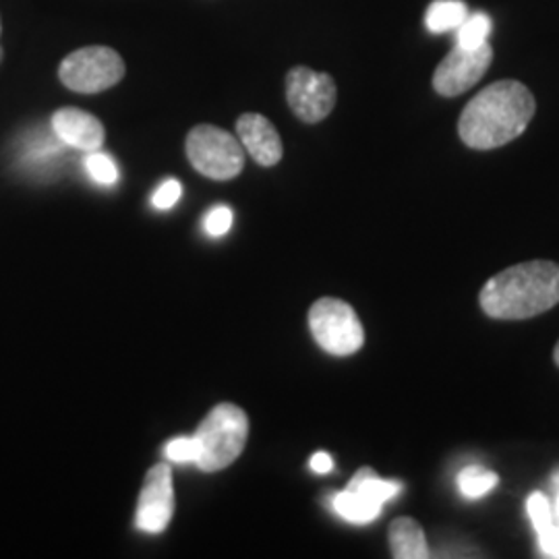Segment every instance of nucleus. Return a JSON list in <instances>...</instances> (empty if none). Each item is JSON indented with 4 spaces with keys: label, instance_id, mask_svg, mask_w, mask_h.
<instances>
[{
    "label": "nucleus",
    "instance_id": "39448f33",
    "mask_svg": "<svg viewBox=\"0 0 559 559\" xmlns=\"http://www.w3.org/2000/svg\"><path fill=\"white\" fill-rule=\"evenodd\" d=\"M187 158L207 179H235L245 168V152L240 141L214 124H198L189 131Z\"/></svg>",
    "mask_w": 559,
    "mask_h": 559
},
{
    "label": "nucleus",
    "instance_id": "9b49d317",
    "mask_svg": "<svg viewBox=\"0 0 559 559\" xmlns=\"http://www.w3.org/2000/svg\"><path fill=\"white\" fill-rule=\"evenodd\" d=\"M52 129L62 143L81 150L98 152L104 145V124L94 115L80 108H60L52 115Z\"/></svg>",
    "mask_w": 559,
    "mask_h": 559
},
{
    "label": "nucleus",
    "instance_id": "aec40b11",
    "mask_svg": "<svg viewBox=\"0 0 559 559\" xmlns=\"http://www.w3.org/2000/svg\"><path fill=\"white\" fill-rule=\"evenodd\" d=\"M201 454V443L193 438H179L166 445V459L170 462H198Z\"/></svg>",
    "mask_w": 559,
    "mask_h": 559
},
{
    "label": "nucleus",
    "instance_id": "7ed1b4c3",
    "mask_svg": "<svg viewBox=\"0 0 559 559\" xmlns=\"http://www.w3.org/2000/svg\"><path fill=\"white\" fill-rule=\"evenodd\" d=\"M247 436V413L230 402H222L203 419L195 433L201 443L200 459L195 464L203 473H216L230 466L245 450Z\"/></svg>",
    "mask_w": 559,
    "mask_h": 559
},
{
    "label": "nucleus",
    "instance_id": "dca6fc26",
    "mask_svg": "<svg viewBox=\"0 0 559 559\" xmlns=\"http://www.w3.org/2000/svg\"><path fill=\"white\" fill-rule=\"evenodd\" d=\"M500 483V477L493 471H487L483 466H466L460 471L459 489L462 498L466 500H479L489 491H493Z\"/></svg>",
    "mask_w": 559,
    "mask_h": 559
},
{
    "label": "nucleus",
    "instance_id": "412c9836",
    "mask_svg": "<svg viewBox=\"0 0 559 559\" xmlns=\"http://www.w3.org/2000/svg\"><path fill=\"white\" fill-rule=\"evenodd\" d=\"M233 226V212L230 207L226 205H218L214 207L207 216H205V230L212 235V237H222L230 230Z\"/></svg>",
    "mask_w": 559,
    "mask_h": 559
},
{
    "label": "nucleus",
    "instance_id": "f03ea898",
    "mask_svg": "<svg viewBox=\"0 0 559 559\" xmlns=\"http://www.w3.org/2000/svg\"><path fill=\"white\" fill-rule=\"evenodd\" d=\"M480 309L493 320H531L559 302V263L524 261L487 280Z\"/></svg>",
    "mask_w": 559,
    "mask_h": 559
},
{
    "label": "nucleus",
    "instance_id": "2eb2a0df",
    "mask_svg": "<svg viewBox=\"0 0 559 559\" xmlns=\"http://www.w3.org/2000/svg\"><path fill=\"white\" fill-rule=\"evenodd\" d=\"M332 506L342 519L355 522V524H367L381 514L380 503L369 501L350 489H344L342 493H336L332 498Z\"/></svg>",
    "mask_w": 559,
    "mask_h": 559
},
{
    "label": "nucleus",
    "instance_id": "6e6552de",
    "mask_svg": "<svg viewBox=\"0 0 559 559\" xmlns=\"http://www.w3.org/2000/svg\"><path fill=\"white\" fill-rule=\"evenodd\" d=\"M493 62V46L485 41L479 48L466 50L456 46L441 60L433 73V90L443 98H456L475 87Z\"/></svg>",
    "mask_w": 559,
    "mask_h": 559
},
{
    "label": "nucleus",
    "instance_id": "a878e982",
    "mask_svg": "<svg viewBox=\"0 0 559 559\" xmlns=\"http://www.w3.org/2000/svg\"><path fill=\"white\" fill-rule=\"evenodd\" d=\"M554 360H556V365L559 367V342L556 344V350H554Z\"/></svg>",
    "mask_w": 559,
    "mask_h": 559
},
{
    "label": "nucleus",
    "instance_id": "bb28decb",
    "mask_svg": "<svg viewBox=\"0 0 559 559\" xmlns=\"http://www.w3.org/2000/svg\"><path fill=\"white\" fill-rule=\"evenodd\" d=\"M0 60H2V50H0Z\"/></svg>",
    "mask_w": 559,
    "mask_h": 559
},
{
    "label": "nucleus",
    "instance_id": "b1692460",
    "mask_svg": "<svg viewBox=\"0 0 559 559\" xmlns=\"http://www.w3.org/2000/svg\"><path fill=\"white\" fill-rule=\"evenodd\" d=\"M311 468L318 473V475H328V473H332V468H334V460L330 454H325V452H318L313 459H311Z\"/></svg>",
    "mask_w": 559,
    "mask_h": 559
},
{
    "label": "nucleus",
    "instance_id": "393cba45",
    "mask_svg": "<svg viewBox=\"0 0 559 559\" xmlns=\"http://www.w3.org/2000/svg\"><path fill=\"white\" fill-rule=\"evenodd\" d=\"M551 483H554V487H556V491H559V473H556L554 477H551Z\"/></svg>",
    "mask_w": 559,
    "mask_h": 559
},
{
    "label": "nucleus",
    "instance_id": "ddd939ff",
    "mask_svg": "<svg viewBox=\"0 0 559 559\" xmlns=\"http://www.w3.org/2000/svg\"><path fill=\"white\" fill-rule=\"evenodd\" d=\"M346 489H350V491L359 493L362 498L383 506L385 501L394 500L399 496L400 491H402V485H400L399 480L380 479L373 468L362 466V468L357 471V475L350 479Z\"/></svg>",
    "mask_w": 559,
    "mask_h": 559
},
{
    "label": "nucleus",
    "instance_id": "f3484780",
    "mask_svg": "<svg viewBox=\"0 0 559 559\" xmlns=\"http://www.w3.org/2000/svg\"><path fill=\"white\" fill-rule=\"evenodd\" d=\"M493 29V21L487 13H468V17L462 21L456 29V46L473 50L479 48L485 41H489V34Z\"/></svg>",
    "mask_w": 559,
    "mask_h": 559
},
{
    "label": "nucleus",
    "instance_id": "9d476101",
    "mask_svg": "<svg viewBox=\"0 0 559 559\" xmlns=\"http://www.w3.org/2000/svg\"><path fill=\"white\" fill-rule=\"evenodd\" d=\"M237 135L249 156L263 168L276 166L282 160L284 145L276 127L263 115L247 112L237 120Z\"/></svg>",
    "mask_w": 559,
    "mask_h": 559
},
{
    "label": "nucleus",
    "instance_id": "4be33fe9",
    "mask_svg": "<svg viewBox=\"0 0 559 559\" xmlns=\"http://www.w3.org/2000/svg\"><path fill=\"white\" fill-rule=\"evenodd\" d=\"M180 193H182V189H180L179 180H166L154 195V205L158 210H170L180 200Z\"/></svg>",
    "mask_w": 559,
    "mask_h": 559
},
{
    "label": "nucleus",
    "instance_id": "a211bd4d",
    "mask_svg": "<svg viewBox=\"0 0 559 559\" xmlns=\"http://www.w3.org/2000/svg\"><path fill=\"white\" fill-rule=\"evenodd\" d=\"M526 512H528L531 522H533V526H535V531L539 535V543L547 539L554 533V528H556L554 506L549 503V498L545 493H540V491L531 493L528 500H526Z\"/></svg>",
    "mask_w": 559,
    "mask_h": 559
},
{
    "label": "nucleus",
    "instance_id": "20e7f679",
    "mask_svg": "<svg viewBox=\"0 0 559 559\" xmlns=\"http://www.w3.org/2000/svg\"><path fill=\"white\" fill-rule=\"evenodd\" d=\"M309 330L321 350L334 357L359 353L365 344V330L357 311L346 300L323 297L309 309Z\"/></svg>",
    "mask_w": 559,
    "mask_h": 559
},
{
    "label": "nucleus",
    "instance_id": "0eeeda50",
    "mask_svg": "<svg viewBox=\"0 0 559 559\" xmlns=\"http://www.w3.org/2000/svg\"><path fill=\"white\" fill-rule=\"evenodd\" d=\"M286 100L302 122H320L330 117L338 100L336 81L309 67H295L286 75Z\"/></svg>",
    "mask_w": 559,
    "mask_h": 559
},
{
    "label": "nucleus",
    "instance_id": "1a4fd4ad",
    "mask_svg": "<svg viewBox=\"0 0 559 559\" xmlns=\"http://www.w3.org/2000/svg\"><path fill=\"white\" fill-rule=\"evenodd\" d=\"M175 514V485L173 468L156 464L147 471L138 503V526L143 533L160 535Z\"/></svg>",
    "mask_w": 559,
    "mask_h": 559
},
{
    "label": "nucleus",
    "instance_id": "6ab92c4d",
    "mask_svg": "<svg viewBox=\"0 0 559 559\" xmlns=\"http://www.w3.org/2000/svg\"><path fill=\"white\" fill-rule=\"evenodd\" d=\"M85 168L90 177L100 185H115L119 180V168L110 156L100 152H90L85 158Z\"/></svg>",
    "mask_w": 559,
    "mask_h": 559
},
{
    "label": "nucleus",
    "instance_id": "423d86ee",
    "mask_svg": "<svg viewBox=\"0 0 559 559\" xmlns=\"http://www.w3.org/2000/svg\"><path fill=\"white\" fill-rule=\"evenodd\" d=\"M127 73L124 60L108 46H87L71 52L60 62L59 78L78 94H98L110 90Z\"/></svg>",
    "mask_w": 559,
    "mask_h": 559
},
{
    "label": "nucleus",
    "instance_id": "f8f14e48",
    "mask_svg": "<svg viewBox=\"0 0 559 559\" xmlns=\"http://www.w3.org/2000/svg\"><path fill=\"white\" fill-rule=\"evenodd\" d=\"M390 549L396 559H427L429 545L419 522L408 516H400L390 524Z\"/></svg>",
    "mask_w": 559,
    "mask_h": 559
},
{
    "label": "nucleus",
    "instance_id": "4468645a",
    "mask_svg": "<svg viewBox=\"0 0 559 559\" xmlns=\"http://www.w3.org/2000/svg\"><path fill=\"white\" fill-rule=\"evenodd\" d=\"M468 17V7L462 0H433L425 13V25L431 34L456 32Z\"/></svg>",
    "mask_w": 559,
    "mask_h": 559
},
{
    "label": "nucleus",
    "instance_id": "5701e85b",
    "mask_svg": "<svg viewBox=\"0 0 559 559\" xmlns=\"http://www.w3.org/2000/svg\"><path fill=\"white\" fill-rule=\"evenodd\" d=\"M554 516H556V528L547 539L540 543V549H543L545 558H559V491L556 508H554Z\"/></svg>",
    "mask_w": 559,
    "mask_h": 559
},
{
    "label": "nucleus",
    "instance_id": "f257e3e1",
    "mask_svg": "<svg viewBox=\"0 0 559 559\" xmlns=\"http://www.w3.org/2000/svg\"><path fill=\"white\" fill-rule=\"evenodd\" d=\"M533 92L516 80H501L483 87L459 119V135L471 150H498L519 140L535 117Z\"/></svg>",
    "mask_w": 559,
    "mask_h": 559
}]
</instances>
